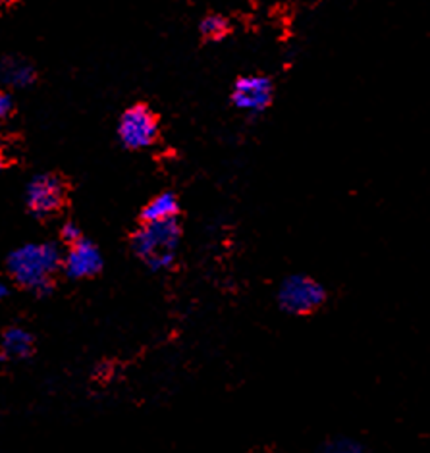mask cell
<instances>
[{
    "label": "cell",
    "instance_id": "13",
    "mask_svg": "<svg viewBox=\"0 0 430 453\" xmlns=\"http://www.w3.org/2000/svg\"><path fill=\"white\" fill-rule=\"evenodd\" d=\"M322 453H365V449L357 444V441L336 440V441H332L330 446H326Z\"/></svg>",
    "mask_w": 430,
    "mask_h": 453
},
{
    "label": "cell",
    "instance_id": "4",
    "mask_svg": "<svg viewBox=\"0 0 430 453\" xmlns=\"http://www.w3.org/2000/svg\"><path fill=\"white\" fill-rule=\"evenodd\" d=\"M118 137L126 149L139 150L155 145L158 137V118L147 104H134L118 120Z\"/></svg>",
    "mask_w": 430,
    "mask_h": 453
},
{
    "label": "cell",
    "instance_id": "11",
    "mask_svg": "<svg viewBox=\"0 0 430 453\" xmlns=\"http://www.w3.org/2000/svg\"><path fill=\"white\" fill-rule=\"evenodd\" d=\"M199 31L207 41H220L230 34V24L222 14H209L201 19Z\"/></svg>",
    "mask_w": 430,
    "mask_h": 453
},
{
    "label": "cell",
    "instance_id": "6",
    "mask_svg": "<svg viewBox=\"0 0 430 453\" xmlns=\"http://www.w3.org/2000/svg\"><path fill=\"white\" fill-rule=\"evenodd\" d=\"M274 96V85L266 75H243L234 83L232 103L243 112L259 114L268 109Z\"/></svg>",
    "mask_w": 430,
    "mask_h": 453
},
{
    "label": "cell",
    "instance_id": "7",
    "mask_svg": "<svg viewBox=\"0 0 430 453\" xmlns=\"http://www.w3.org/2000/svg\"><path fill=\"white\" fill-rule=\"evenodd\" d=\"M103 268L101 250L93 242L83 240L68 247L66 255L62 257V271L72 280H85L96 276Z\"/></svg>",
    "mask_w": 430,
    "mask_h": 453
},
{
    "label": "cell",
    "instance_id": "9",
    "mask_svg": "<svg viewBox=\"0 0 430 453\" xmlns=\"http://www.w3.org/2000/svg\"><path fill=\"white\" fill-rule=\"evenodd\" d=\"M35 66L24 58L10 57L0 62V80H3V83L10 85V88H29V85L35 81Z\"/></svg>",
    "mask_w": 430,
    "mask_h": 453
},
{
    "label": "cell",
    "instance_id": "5",
    "mask_svg": "<svg viewBox=\"0 0 430 453\" xmlns=\"http://www.w3.org/2000/svg\"><path fill=\"white\" fill-rule=\"evenodd\" d=\"M68 186L58 174H41L29 181L26 191L27 209L39 219L58 212L66 203Z\"/></svg>",
    "mask_w": 430,
    "mask_h": 453
},
{
    "label": "cell",
    "instance_id": "10",
    "mask_svg": "<svg viewBox=\"0 0 430 453\" xmlns=\"http://www.w3.org/2000/svg\"><path fill=\"white\" fill-rule=\"evenodd\" d=\"M0 345H3L4 355H10V357H27L34 351V336L24 328L12 326L3 334Z\"/></svg>",
    "mask_w": 430,
    "mask_h": 453
},
{
    "label": "cell",
    "instance_id": "15",
    "mask_svg": "<svg viewBox=\"0 0 430 453\" xmlns=\"http://www.w3.org/2000/svg\"><path fill=\"white\" fill-rule=\"evenodd\" d=\"M8 296V286L0 280V299H4Z\"/></svg>",
    "mask_w": 430,
    "mask_h": 453
},
{
    "label": "cell",
    "instance_id": "17",
    "mask_svg": "<svg viewBox=\"0 0 430 453\" xmlns=\"http://www.w3.org/2000/svg\"><path fill=\"white\" fill-rule=\"evenodd\" d=\"M3 165H4V163H3V158H0V168H3Z\"/></svg>",
    "mask_w": 430,
    "mask_h": 453
},
{
    "label": "cell",
    "instance_id": "1",
    "mask_svg": "<svg viewBox=\"0 0 430 453\" xmlns=\"http://www.w3.org/2000/svg\"><path fill=\"white\" fill-rule=\"evenodd\" d=\"M6 265L16 284L45 296L55 288L52 278L62 266V255L55 243H26L8 255Z\"/></svg>",
    "mask_w": 430,
    "mask_h": 453
},
{
    "label": "cell",
    "instance_id": "14",
    "mask_svg": "<svg viewBox=\"0 0 430 453\" xmlns=\"http://www.w3.org/2000/svg\"><path fill=\"white\" fill-rule=\"evenodd\" d=\"M10 112H12V99H10L8 93L0 91V120H4Z\"/></svg>",
    "mask_w": 430,
    "mask_h": 453
},
{
    "label": "cell",
    "instance_id": "8",
    "mask_svg": "<svg viewBox=\"0 0 430 453\" xmlns=\"http://www.w3.org/2000/svg\"><path fill=\"white\" fill-rule=\"evenodd\" d=\"M180 212L178 197L172 191L158 193L157 197L150 199L142 211V224H158L176 220Z\"/></svg>",
    "mask_w": 430,
    "mask_h": 453
},
{
    "label": "cell",
    "instance_id": "12",
    "mask_svg": "<svg viewBox=\"0 0 430 453\" xmlns=\"http://www.w3.org/2000/svg\"><path fill=\"white\" fill-rule=\"evenodd\" d=\"M60 240L70 247V245H73V243H78V242L83 240V232H81V228H80L78 224L68 220V222L62 224V228H60Z\"/></svg>",
    "mask_w": 430,
    "mask_h": 453
},
{
    "label": "cell",
    "instance_id": "16",
    "mask_svg": "<svg viewBox=\"0 0 430 453\" xmlns=\"http://www.w3.org/2000/svg\"><path fill=\"white\" fill-rule=\"evenodd\" d=\"M4 361V351H3V345H0V363Z\"/></svg>",
    "mask_w": 430,
    "mask_h": 453
},
{
    "label": "cell",
    "instance_id": "2",
    "mask_svg": "<svg viewBox=\"0 0 430 453\" xmlns=\"http://www.w3.org/2000/svg\"><path fill=\"white\" fill-rule=\"evenodd\" d=\"M180 237L178 219L158 224H142L132 237V247L149 271L160 273L174 265Z\"/></svg>",
    "mask_w": 430,
    "mask_h": 453
},
{
    "label": "cell",
    "instance_id": "3",
    "mask_svg": "<svg viewBox=\"0 0 430 453\" xmlns=\"http://www.w3.org/2000/svg\"><path fill=\"white\" fill-rule=\"evenodd\" d=\"M326 301V289L305 274L288 276L278 289V303L289 315H311Z\"/></svg>",
    "mask_w": 430,
    "mask_h": 453
}]
</instances>
